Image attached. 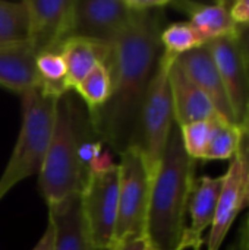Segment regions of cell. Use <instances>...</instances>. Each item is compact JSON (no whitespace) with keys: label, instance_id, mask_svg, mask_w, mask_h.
<instances>
[{"label":"cell","instance_id":"cell-27","mask_svg":"<svg viewBox=\"0 0 249 250\" xmlns=\"http://www.w3.org/2000/svg\"><path fill=\"white\" fill-rule=\"evenodd\" d=\"M229 12L236 25H249V0H238L230 3Z\"/></svg>","mask_w":249,"mask_h":250},{"label":"cell","instance_id":"cell-21","mask_svg":"<svg viewBox=\"0 0 249 250\" xmlns=\"http://www.w3.org/2000/svg\"><path fill=\"white\" fill-rule=\"evenodd\" d=\"M241 145V127L225 120H213V130L203 160H232Z\"/></svg>","mask_w":249,"mask_h":250},{"label":"cell","instance_id":"cell-6","mask_svg":"<svg viewBox=\"0 0 249 250\" xmlns=\"http://www.w3.org/2000/svg\"><path fill=\"white\" fill-rule=\"evenodd\" d=\"M119 157V215L114 243L126 237H145L153 183L144 157L136 146H129Z\"/></svg>","mask_w":249,"mask_h":250},{"label":"cell","instance_id":"cell-17","mask_svg":"<svg viewBox=\"0 0 249 250\" xmlns=\"http://www.w3.org/2000/svg\"><path fill=\"white\" fill-rule=\"evenodd\" d=\"M222 186H223V176L220 177L203 176L194 180V186L188 202L191 227L186 229V231L192 237L203 240V233L208 227H211L219 196L222 192Z\"/></svg>","mask_w":249,"mask_h":250},{"label":"cell","instance_id":"cell-16","mask_svg":"<svg viewBox=\"0 0 249 250\" xmlns=\"http://www.w3.org/2000/svg\"><path fill=\"white\" fill-rule=\"evenodd\" d=\"M112 48L113 44L87 38H69L65 41L60 48V54L66 64L70 91L75 89L97 64L109 67Z\"/></svg>","mask_w":249,"mask_h":250},{"label":"cell","instance_id":"cell-23","mask_svg":"<svg viewBox=\"0 0 249 250\" xmlns=\"http://www.w3.org/2000/svg\"><path fill=\"white\" fill-rule=\"evenodd\" d=\"M207 44L189 22H176L166 26L161 32L163 51L175 59Z\"/></svg>","mask_w":249,"mask_h":250},{"label":"cell","instance_id":"cell-19","mask_svg":"<svg viewBox=\"0 0 249 250\" xmlns=\"http://www.w3.org/2000/svg\"><path fill=\"white\" fill-rule=\"evenodd\" d=\"M35 70L38 86L57 98L70 92L68 70L60 53H41L35 56Z\"/></svg>","mask_w":249,"mask_h":250},{"label":"cell","instance_id":"cell-32","mask_svg":"<svg viewBox=\"0 0 249 250\" xmlns=\"http://www.w3.org/2000/svg\"><path fill=\"white\" fill-rule=\"evenodd\" d=\"M244 229L248 231V234H249V215H248V220H247V223H245V226H244Z\"/></svg>","mask_w":249,"mask_h":250},{"label":"cell","instance_id":"cell-15","mask_svg":"<svg viewBox=\"0 0 249 250\" xmlns=\"http://www.w3.org/2000/svg\"><path fill=\"white\" fill-rule=\"evenodd\" d=\"M38 85L35 53L29 44H0V86L19 95Z\"/></svg>","mask_w":249,"mask_h":250},{"label":"cell","instance_id":"cell-25","mask_svg":"<svg viewBox=\"0 0 249 250\" xmlns=\"http://www.w3.org/2000/svg\"><path fill=\"white\" fill-rule=\"evenodd\" d=\"M126 4L129 6L132 12L144 13V12L166 9L169 4H172V1L169 0H126Z\"/></svg>","mask_w":249,"mask_h":250},{"label":"cell","instance_id":"cell-29","mask_svg":"<svg viewBox=\"0 0 249 250\" xmlns=\"http://www.w3.org/2000/svg\"><path fill=\"white\" fill-rule=\"evenodd\" d=\"M150 248L145 237H126L117 240L109 250H147Z\"/></svg>","mask_w":249,"mask_h":250},{"label":"cell","instance_id":"cell-1","mask_svg":"<svg viewBox=\"0 0 249 250\" xmlns=\"http://www.w3.org/2000/svg\"><path fill=\"white\" fill-rule=\"evenodd\" d=\"M164 9L136 13L113 42L109 72L112 92L107 103L88 113L103 144L116 154L134 146L144 100L163 54Z\"/></svg>","mask_w":249,"mask_h":250},{"label":"cell","instance_id":"cell-4","mask_svg":"<svg viewBox=\"0 0 249 250\" xmlns=\"http://www.w3.org/2000/svg\"><path fill=\"white\" fill-rule=\"evenodd\" d=\"M57 100L38 85L22 95V125L0 176V201L22 180L40 174L53 133Z\"/></svg>","mask_w":249,"mask_h":250},{"label":"cell","instance_id":"cell-20","mask_svg":"<svg viewBox=\"0 0 249 250\" xmlns=\"http://www.w3.org/2000/svg\"><path fill=\"white\" fill-rule=\"evenodd\" d=\"M28 9L23 1L0 0V44L28 41Z\"/></svg>","mask_w":249,"mask_h":250},{"label":"cell","instance_id":"cell-30","mask_svg":"<svg viewBox=\"0 0 249 250\" xmlns=\"http://www.w3.org/2000/svg\"><path fill=\"white\" fill-rule=\"evenodd\" d=\"M54 224L51 223V220H48V224L45 227V231L43 234V237L40 239V242L35 245V248L32 250H54Z\"/></svg>","mask_w":249,"mask_h":250},{"label":"cell","instance_id":"cell-7","mask_svg":"<svg viewBox=\"0 0 249 250\" xmlns=\"http://www.w3.org/2000/svg\"><path fill=\"white\" fill-rule=\"evenodd\" d=\"M82 215L90 242L95 250L114 243L119 215V167L91 173L81 192Z\"/></svg>","mask_w":249,"mask_h":250},{"label":"cell","instance_id":"cell-33","mask_svg":"<svg viewBox=\"0 0 249 250\" xmlns=\"http://www.w3.org/2000/svg\"><path fill=\"white\" fill-rule=\"evenodd\" d=\"M147 250H156V249H153V248H148V249Z\"/></svg>","mask_w":249,"mask_h":250},{"label":"cell","instance_id":"cell-3","mask_svg":"<svg viewBox=\"0 0 249 250\" xmlns=\"http://www.w3.org/2000/svg\"><path fill=\"white\" fill-rule=\"evenodd\" d=\"M195 180V160L182 142L181 127L175 123L160 167L153 179L145 239L156 250H201L203 240L186 231L185 217Z\"/></svg>","mask_w":249,"mask_h":250},{"label":"cell","instance_id":"cell-24","mask_svg":"<svg viewBox=\"0 0 249 250\" xmlns=\"http://www.w3.org/2000/svg\"><path fill=\"white\" fill-rule=\"evenodd\" d=\"M213 130V120L194 122L181 127V136L186 154L192 160H203Z\"/></svg>","mask_w":249,"mask_h":250},{"label":"cell","instance_id":"cell-2","mask_svg":"<svg viewBox=\"0 0 249 250\" xmlns=\"http://www.w3.org/2000/svg\"><path fill=\"white\" fill-rule=\"evenodd\" d=\"M103 149L88 111L66 92L57 100L50 145L38 174V186L47 205L81 193Z\"/></svg>","mask_w":249,"mask_h":250},{"label":"cell","instance_id":"cell-8","mask_svg":"<svg viewBox=\"0 0 249 250\" xmlns=\"http://www.w3.org/2000/svg\"><path fill=\"white\" fill-rule=\"evenodd\" d=\"M132 18L134 12L126 0H73L68 40L87 38L113 44Z\"/></svg>","mask_w":249,"mask_h":250},{"label":"cell","instance_id":"cell-22","mask_svg":"<svg viewBox=\"0 0 249 250\" xmlns=\"http://www.w3.org/2000/svg\"><path fill=\"white\" fill-rule=\"evenodd\" d=\"M73 91H76L85 103L88 113L98 110L107 103L112 92V78L109 69L104 64H97Z\"/></svg>","mask_w":249,"mask_h":250},{"label":"cell","instance_id":"cell-28","mask_svg":"<svg viewBox=\"0 0 249 250\" xmlns=\"http://www.w3.org/2000/svg\"><path fill=\"white\" fill-rule=\"evenodd\" d=\"M238 155L242 158V161L245 163L249 171V108L241 125V145H239Z\"/></svg>","mask_w":249,"mask_h":250},{"label":"cell","instance_id":"cell-13","mask_svg":"<svg viewBox=\"0 0 249 250\" xmlns=\"http://www.w3.org/2000/svg\"><path fill=\"white\" fill-rule=\"evenodd\" d=\"M169 82L173 100L175 123L179 127L194 122L223 119L210 98L189 79L176 60L170 66Z\"/></svg>","mask_w":249,"mask_h":250},{"label":"cell","instance_id":"cell-18","mask_svg":"<svg viewBox=\"0 0 249 250\" xmlns=\"http://www.w3.org/2000/svg\"><path fill=\"white\" fill-rule=\"evenodd\" d=\"M189 16V23L197 29L203 40L208 44L210 41L232 37L236 31V23L233 22L227 1H217L214 4H200V3H179L176 4Z\"/></svg>","mask_w":249,"mask_h":250},{"label":"cell","instance_id":"cell-12","mask_svg":"<svg viewBox=\"0 0 249 250\" xmlns=\"http://www.w3.org/2000/svg\"><path fill=\"white\" fill-rule=\"evenodd\" d=\"M176 63L189 76V79L210 98V101L213 103L219 114L225 120L236 125L233 114H232L230 104L227 101V95H226L220 73L217 70V66L214 63L208 44H204L195 50H191L179 56L176 59Z\"/></svg>","mask_w":249,"mask_h":250},{"label":"cell","instance_id":"cell-14","mask_svg":"<svg viewBox=\"0 0 249 250\" xmlns=\"http://www.w3.org/2000/svg\"><path fill=\"white\" fill-rule=\"evenodd\" d=\"M48 207L54 224V250H95L92 248L81 207V193H73Z\"/></svg>","mask_w":249,"mask_h":250},{"label":"cell","instance_id":"cell-5","mask_svg":"<svg viewBox=\"0 0 249 250\" xmlns=\"http://www.w3.org/2000/svg\"><path fill=\"white\" fill-rule=\"evenodd\" d=\"M175 60V57L163 51L157 70L147 89L139 117L138 136L134 145L141 151L151 180L160 167L170 130L175 125L173 100L169 82V70Z\"/></svg>","mask_w":249,"mask_h":250},{"label":"cell","instance_id":"cell-26","mask_svg":"<svg viewBox=\"0 0 249 250\" xmlns=\"http://www.w3.org/2000/svg\"><path fill=\"white\" fill-rule=\"evenodd\" d=\"M233 40L244 57V62L249 72V25H238L233 34Z\"/></svg>","mask_w":249,"mask_h":250},{"label":"cell","instance_id":"cell-9","mask_svg":"<svg viewBox=\"0 0 249 250\" xmlns=\"http://www.w3.org/2000/svg\"><path fill=\"white\" fill-rule=\"evenodd\" d=\"M28 41L37 54L60 53L68 40L73 0H25Z\"/></svg>","mask_w":249,"mask_h":250},{"label":"cell","instance_id":"cell-31","mask_svg":"<svg viewBox=\"0 0 249 250\" xmlns=\"http://www.w3.org/2000/svg\"><path fill=\"white\" fill-rule=\"evenodd\" d=\"M230 250H249V234L245 229L241 230V236H239L238 243Z\"/></svg>","mask_w":249,"mask_h":250},{"label":"cell","instance_id":"cell-11","mask_svg":"<svg viewBox=\"0 0 249 250\" xmlns=\"http://www.w3.org/2000/svg\"><path fill=\"white\" fill-rule=\"evenodd\" d=\"M208 47L220 73L235 123L241 127L249 108L248 67L233 35L210 41Z\"/></svg>","mask_w":249,"mask_h":250},{"label":"cell","instance_id":"cell-10","mask_svg":"<svg viewBox=\"0 0 249 250\" xmlns=\"http://www.w3.org/2000/svg\"><path fill=\"white\" fill-rule=\"evenodd\" d=\"M247 207H249V171L242 158L236 154L223 176V186L207 240V250L220 249L235 220Z\"/></svg>","mask_w":249,"mask_h":250}]
</instances>
